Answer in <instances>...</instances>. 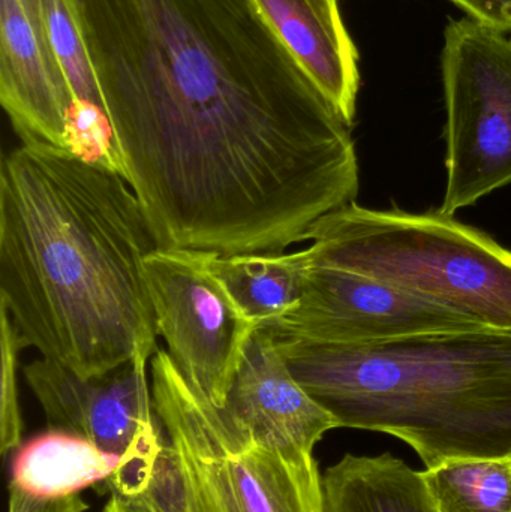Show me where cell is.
Instances as JSON below:
<instances>
[{"instance_id": "8", "label": "cell", "mask_w": 511, "mask_h": 512, "mask_svg": "<svg viewBox=\"0 0 511 512\" xmlns=\"http://www.w3.org/2000/svg\"><path fill=\"white\" fill-rule=\"evenodd\" d=\"M158 336L186 379L222 408L260 325L207 262V252L158 248L144 261Z\"/></svg>"}, {"instance_id": "3", "label": "cell", "mask_w": 511, "mask_h": 512, "mask_svg": "<svg viewBox=\"0 0 511 512\" xmlns=\"http://www.w3.org/2000/svg\"><path fill=\"white\" fill-rule=\"evenodd\" d=\"M273 336L294 378L339 427L395 436L426 469L511 457V331L369 345Z\"/></svg>"}, {"instance_id": "5", "label": "cell", "mask_w": 511, "mask_h": 512, "mask_svg": "<svg viewBox=\"0 0 511 512\" xmlns=\"http://www.w3.org/2000/svg\"><path fill=\"white\" fill-rule=\"evenodd\" d=\"M164 445L140 499L150 512H326L317 460L243 445L164 349L150 358Z\"/></svg>"}, {"instance_id": "1", "label": "cell", "mask_w": 511, "mask_h": 512, "mask_svg": "<svg viewBox=\"0 0 511 512\" xmlns=\"http://www.w3.org/2000/svg\"><path fill=\"white\" fill-rule=\"evenodd\" d=\"M158 248L284 254L356 201L351 128L251 0H68Z\"/></svg>"}, {"instance_id": "4", "label": "cell", "mask_w": 511, "mask_h": 512, "mask_svg": "<svg viewBox=\"0 0 511 512\" xmlns=\"http://www.w3.org/2000/svg\"><path fill=\"white\" fill-rule=\"evenodd\" d=\"M309 264L380 280L494 330L511 331V251L453 216L354 203L309 230Z\"/></svg>"}, {"instance_id": "22", "label": "cell", "mask_w": 511, "mask_h": 512, "mask_svg": "<svg viewBox=\"0 0 511 512\" xmlns=\"http://www.w3.org/2000/svg\"><path fill=\"white\" fill-rule=\"evenodd\" d=\"M102 512H150L146 505L137 498L120 495V493L111 492L110 499L105 504Z\"/></svg>"}, {"instance_id": "7", "label": "cell", "mask_w": 511, "mask_h": 512, "mask_svg": "<svg viewBox=\"0 0 511 512\" xmlns=\"http://www.w3.org/2000/svg\"><path fill=\"white\" fill-rule=\"evenodd\" d=\"M149 360L137 357L93 376L44 357L23 369L53 430L80 436L119 457V469L107 483L111 492L129 498L146 489L165 441L153 409Z\"/></svg>"}, {"instance_id": "11", "label": "cell", "mask_w": 511, "mask_h": 512, "mask_svg": "<svg viewBox=\"0 0 511 512\" xmlns=\"http://www.w3.org/2000/svg\"><path fill=\"white\" fill-rule=\"evenodd\" d=\"M0 102L23 144L69 152L74 96L20 0H0Z\"/></svg>"}, {"instance_id": "9", "label": "cell", "mask_w": 511, "mask_h": 512, "mask_svg": "<svg viewBox=\"0 0 511 512\" xmlns=\"http://www.w3.org/2000/svg\"><path fill=\"white\" fill-rule=\"evenodd\" d=\"M266 327L285 336L351 345L486 328L380 280L308 261L299 303Z\"/></svg>"}, {"instance_id": "16", "label": "cell", "mask_w": 511, "mask_h": 512, "mask_svg": "<svg viewBox=\"0 0 511 512\" xmlns=\"http://www.w3.org/2000/svg\"><path fill=\"white\" fill-rule=\"evenodd\" d=\"M422 475L440 512H511V457L449 460Z\"/></svg>"}, {"instance_id": "18", "label": "cell", "mask_w": 511, "mask_h": 512, "mask_svg": "<svg viewBox=\"0 0 511 512\" xmlns=\"http://www.w3.org/2000/svg\"><path fill=\"white\" fill-rule=\"evenodd\" d=\"M26 342L15 327L8 310L0 306V355H2V396H0V450L3 456L20 445L23 433L17 390L18 354Z\"/></svg>"}, {"instance_id": "17", "label": "cell", "mask_w": 511, "mask_h": 512, "mask_svg": "<svg viewBox=\"0 0 511 512\" xmlns=\"http://www.w3.org/2000/svg\"><path fill=\"white\" fill-rule=\"evenodd\" d=\"M42 14L51 47L74 96V104L95 105L104 111L98 84L68 0H42Z\"/></svg>"}, {"instance_id": "14", "label": "cell", "mask_w": 511, "mask_h": 512, "mask_svg": "<svg viewBox=\"0 0 511 512\" xmlns=\"http://www.w3.org/2000/svg\"><path fill=\"white\" fill-rule=\"evenodd\" d=\"M119 466V457L87 439L51 430L20 448L12 463L11 484L33 498L62 499L110 480Z\"/></svg>"}, {"instance_id": "21", "label": "cell", "mask_w": 511, "mask_h": 512, "mask_svg": "<svg viewBox=\"0 0 511 512\" xmlns=\"http://www.w3.org/2000/svg\"><path fill=\"white\" fill-rule=\"evenodd\" d=\"M20 3L23 6L24 12H26L27 18H29L30 24L38 33L39 38L53 50L47 27H45L44 14H42V0H20Z\"/></svg>"}, {"instance_id": "12", "label": "cell", "mask_w": 511, "mask_h": 512, "mask_svg": "<svg viewBox=\"0 0 511 512\" xmlns=\"http://www.w3.org/2000/svg\"><path fill=\"white\" fill-rule=\"evenodd\" d=\"M258 14L315 86L354 125L359 53L338 0H251Z\"/></svg>"}, {"instance_id": "20", "label": "cell", "mask_w": 511, "mask_h": 512, "mask_svg": "<svg viewBox=\"0 0 511 512\" xmlns=\"http://www.w3.org/2000/svg\"><path fill=\"white\" fill-rule=\"evenodd\" d=\"M468 17L500 32H511V0H450Z\"/></svg>"}, {"instance_id": "13", "label": "cell", "mask_w": 511, "mask_h": 512, "mask_svg": "<svg viewBox=\"0 0 511 512\" xmlns=\"http://www.w3.org/2000/svg\"><path fill=\"white\" fill-rule=\"evenodd\" d=\"M326 512H440L422 472L404 460L347 454L323 475Z\"/></svg>"}, {"instance_id": "15", "label": "cell", "mask_w": 511, "mask_h": 512, "mask_svg": "<svg viewBox=\"0 0 511 512\" xmlns=\"http://www.w3.org/2000/svg\"><path fill=\"white\" fill-rule=\"evenodd\" d=\"M207 262L243 312L258 325H270L299 303L305 282L303 251L293 254L219 255Z\"/></svg>"}, {"instance_id": "2", "label": "cell", "mask_w": 511, "mask_h": 512, "mask_svg": "<svg viewBox=\"0 0 511 512\" xmlns=\"http://www.w3.org/2000/svg\"><path fill=\"white\" fill-rule=\"evenodd\" d=\"M158 249L125 177L21 144L0 167V306L27 346L81 376L152 358L144 261Z\"/></svg>"}, {"instance_id": "10", "label": "cell", "mask_w": 511, "mask_h": 512, "mask_svg": "<svg viewBox=\"0 0 511 512\" xmlns=\"http://www.w3.org/2000/svg\"><path fill=\"white\" fill-rule=\"evenodd\" d=\"M219 420L240 442L285 456L305 459L338 421L324 409L288 369L273 331L257 328Z\"/></svg>"}, {"instance_id": "19", "label": "cell", "mask_w": 511, "mask_h": 512, "mask_svg": "<svg viewBox=\"0 0 511 512\" xmlns=\"http://www.w3.org/2000/svg\"><path fill=\"white\" fill-rule=\"evenodd\" d=\"M87 508L78 495L62 499H38L9 484L8 512H86Z\"/></svg>"}, {"instance_id": "6", "label": "cell", "mask_w": 511, "mask_h": 512, "mask_svg": "<svg viewBox=\"0 0 511 512\" xmlns=\"http://www.w3.org/2000/svg\"><path fill=\"white\" fill-rule=\"evenodd\" d=\"M446 192L455 216L511 185V38L473 18L452 20L441 54Z\"/></svg>"}]
</instances>
